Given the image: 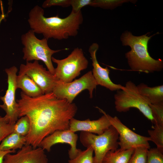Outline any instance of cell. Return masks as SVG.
<instances>
[{
  "mask_svg": "<svg viewBox=\"0 0 163 163\" xmlns=\"http://www.w3.org/2000/svg\"><path fill=\"white\" fill-rule=\"evenodd\" d=\"M21 97L17 101L19 117L27 116L30 125L25 145L34 148L56 131L69 129L70 120L77 110L75 103L58 99L52 92L31 97L22 91Z\"/></svg>",
  "mask_w": 163,
  "mask_h": 163,
  "instance_id": "obj_1",
  "label": "cell"
},
{
  "mask_svg": "<svg viewBox=\"0 0 163 163\" xmlns=\"http://www.w3.org/2000/svg\"><path fill=\"white\" fill-rule=\"evenodd\" d=\"M83 21L82 11L77 13L71 11L63 18L58 15L46 17L43 8L36 5L30 11L27 21L30 30L35 34H42L48 40L53 38L60 40L77 36Z\"/></svg>",
  "mask_w": 163,
  "mask_h": 163,
  "instance_id": "obj_2",
  "label": "cell"
},
{
  "mask_svg": "<svg viewBox=\"0 0 163 163\" xmlns=\"http://www.w3.org/2000/svg\"><path fill=\"white\" fill-rule=\"evenodd\" d=\"M148 32L140 36L132 34L125 31L120 36L122 45L129 46L130 51L125 53L128 65L133 71L146 73L161 71L163 69V61L161 59H156L151 57L148 51V43L152 37L157 33L149 36Z\"/></svg>",
  "mask_w": 163,
  "mask_h": 163,
  "instance_id": "obj_3",
  "label": "cell"
},
{
  "mask_svg": "<svg viewBox=\"0 0 163 163\" xmlns=\"http://www.w3.org/2000/svg\"><path fill=\"white\" fill-rule=\"evenodd\" d=\"M35 34L30 30L21 36V42L24 46L22 49L24 53L23 59L26 62L33 60L42 61L46 65L48 70L54 75L55 68L52 61V55L67 49L53 50L49 47L48 40L44 38L40 39Z\"/></svg>",
  "mask_w": 163,
  "mask_h": 163,
  "instance_id": "obj_4",
  "label": "cell"
},
{
  "mask_svg": "<svg viewBox=\"0 0 163 163\" xmlns=\"http://www.w3.org/2000/svg\"><path fill=\"white\" fill-rule=\"evenodd\" d=\"M118 133L112 125L100 135L82 131L80 135V141L83 146L93 148L95 154L94 163H102L108 151L118 149Z\"/></svg>",
  "mask_w": 163,
  "mask_h": 163,
  "instance_id": "obj_5",
  "label": "cell"
},
{
  "mask_svg": "<svg viewBox=\"0 0 163 163\" xmlns=\"http://www.w3.org/2000/svg\"><path fill=\"white\" fill-rule=\"evenodd\" d=\"M114 98L117 111L124 112L132 108H137L154 124L149 104L139 93L137 85L132 81H127L122 89L117 91Z\"/></svg>",
  "mask_w": 163,
  "mask_h": 163,
  "instance_id": "obj_6",
  "label": "cell"
},
{
  "mask_svg": "<svg viewBox=\"0 0 163 163\" xmlns=\"http://www.w3.org/2000/svg\"><path fill=\"white\" fill-rule=\"evenodd\" d=\"M52 61L57 65L54 75L64 83L72 81L80 74L82 71L87 68L88 64L83 50L78 47L75 48L64 59H57L52 56Z\"/></svg>",
  "mask_w": 163,
  "mask_h": 163,
  "instance_id": "obj_7",
  "label": "cell"
},
{
  "mask_svg": "<svg viewBox=\"0 0 163 163\" xmlns=\"http://www.w3.org/2000/svg\"><path fill=\"white\" fill-rule=\"evenodd\" d=\"M98 85L92 73L89 71L79 78L68 83L58 80L52 92L58 98L65 99L72 103L75 98L83 91L88 90L90 97H93L94 90Z\"/></svg>",
  "mask_w": 163,
  "mask_h": 163,
  "instance_id": "obj_8",
  "label": "cell"
},
{
  "mask_svg": "<svg viewBox=\"0 0 163 163\" xmlns=\"http://www.w3.org/2000/svg\"><path fill=\"white\" fill-rule=\"evenodd\" d=\"M19 69L18 75H28L41 88L44 94L52 92L59 80L38 61L35 60L33 62H26V64L20 65Z\"/></svg>",
  "mask_w": 163,
  "mask_h": 163,
  "instance_id": "obj_9",
  "label": "cell"
},
{
  "mask_svg": "<svg viewBox=\"0 0 163 163\" xmlns=\"http://www.w3.org/2000/svg\"><path fill=\"white\" fill-rule=\"evenodd\" d=\"M5 71L7 75L8 88L5 95L0 97L3 103L0 104V108L5 112V116L9 123L14 124L19 117L18 106L15 99L18 69L13 66L5 69Z\"/></svg>",
  "mask_w": 163,
  "mask_h": 163,
  "instance_id": "obj_10",
  "label": "cell"
},
{
  "mask_svg": "<svg viewBox=\"0 0 163 163\" xmlns=\"http://www.w3.org/2000/svg\"><path fill=\"white\" fill-rule=\"evenodd\" d=\"M111 125L119 135L118 145L121 150H127L140 146L150 147L149 137L137 134L124 125L116 116L112 117L106 113Z\"/></svg>",
  "mask_w": 163,
  "mask_h": 163,
  "instance_id": "obj_11",
  "label": "cell"
},
{
  "mask_svg": "<svg viewBox=\"0 0 163 163\" xmlns=\"http://www.w3.org/2000/svg\"><path fill=\"white\" fill-rule=\"evenodd\" d=\"M78 135L69 129L65 130H57L45 138L41 142L39 146L47 152L50 151L51 147L58 143H66L70 145L68 151L70 159L76 157L80 149L76 148Z\"/></svg>",
  "mask_w": 163,
  "mask_h": 163,
  "instance_id": "obj_12",
  "label": "cell"
},
{
  "mask_svg": "<svg viewBox=\"0 0 163 163\" xmlns=\"http://www.w3.org/2000/svg\"><path fill=\"white\" fill-rule=\"evenodd\" d=\"M6 154L2 163H48L44 150L40 147L34 148L25 145L15 154Z\"/></svg>",
  "mask_w": 163,
  "mask_h": 163,
  "instance_id": "obj_13",
  "label": "cell"
},
{
  "mask_svg": "<svg viewBox=\"0 0 163 163\" xmlns=\"http://www.w3.org/2000/svg\"><path fill=\"white\" fill-rule=\"evenodd\" d=\"M99 48L96 43H92L89 46L88 52L92 61L93 67L92 73L97 84L104 87L111 91H117L122 89L123 86L113 83L109 77L110 70L107 67H102L97 61L96 53Z\"/></svg>",
  "mask_w": 163,
  "mask_h": 163,
  "instance_id": "obj_14",
  "label": "cell"
},
{
  "mask_svg": "<svg viewBox=\"0 0 163 163\" xmlns=\"http://www.w3.org/2000/svg\"><path fill=\"white\" fill-rule=\"evenodd\" d=\"M103 115L97 120H91L89 119L80 120L71 118L69 121V129L75 133L81 131L100 135L111 126L106 113L100 108L96 107Z\"/></svg>",
  "mask_w": 163,
  "mask_h": 163,
  "instance_id": "obj_15",
  "label": "cell"
},
{
  "mask_svg": "<svg viewBox=\"0 0 163 163\" xmlns=\"http://www.w3.org/2000/svg\"><path fill=\"white\" fill-rule=\"evenodd\" d=\"M139 93L149 105L163 102V85L153 87L144 83L137 85Z\"/></svg>",
  "mask_w": 163,
  "mask_h": 163,
  "instance_id": "obj_16",
  "label": "cell"
},
{
  "mask_svg": "<svg viewBox=\"0 0 163 163\" xmlns=\"http://www.w3.org/2000/svg\"><path fill=\"white\" fill-rule=\"evenodd\" d=\"M17 88H20L24 94L31 97L44 94L41 88L28 75H18L16 78Z\"/></svg>",
  "mask_w": 163,
  "mask_h": 163,
  "instance_id": "obj_17",
  "label": "cell"
},
{
  "mask_svg": "<svg viewBox=\"0 0 163 163\" xmlns=\"http://www.w3.org/2000/svg\"><path fill=\"white\" fill-rule=\"evenodd\" d=\"M26 136L13 132L5 138L0 144V150L8 151L21 149L26 145Z\"/></svg>",
  "mask_w": 163,
  "mask_h": 163,
  "instance_id": "obj_18",
  "label": "cell"
},
{
  "mask_svg": "<svg viewBox=\"0 0 163 163\" xmlns=\"http://www.w3.org/2000/svg\"><path fill=\"white\" fill-rule=\"evenodd\" d=\"M134 148L127 150L117 149L108 151L105 155L102 163H128Z\"/></svg>",
  "mask_w": 163,
  "mask_h": 163,
  "instance_id": "obj_19",
  "label": "cell"
},
{
  "mask_svg": "<svg viewBox=\"0 0 163 163\" xmlns=\"http://www.w3.org/2000/svg\"><path fill=\"white\" fill-rule=\"evenodd\" d=\"M152 128L148 131L150 141L155 143L156 148L163 152V125L155 124Z\"/></svg>",
  "mask_w": 163,
  "mask_h": 163,
  "instance_id": "obj_20",
  "label": "cell"
},
{
  "mask_svg": "<svg viewBox=\"0 0 163 163\" xmlns=\"http://www.w3.org/2000/svg\"><path fill=\"white\" fill-rule=\"evenodd\" d=\"M149 149L145 146L135 148L128 163H147V153Z\"/></svg>",
  "mask_w": 163,
  "mask_h": 163,
  "instance_id": "obj_21",
  "label": "cell"
},
{
  "mask_svg": "<svg viewBox=\"0 0 163 163\" xmlns=\"http://www.w3.org/2000/svg\"><path fill=\"white\" fill-rule=\"evenodd\" d=\"M126 0H92L90 6L104 9H113L123 3L131 2Z\"/></svg>",
  "mask_w": 163,
  "mask_h": 163,
  "instance_id": "obj_22",
  "label": "cell"
},
{
  "mask_svg": "<svg viewBox=\"0 0 163 163\" xmlns=\"http://www.w3.org/2000/svg\"><path fill=\"white\" fill-rule=\"evenodd\" d=\"M84 150L81 151L77 156L68 161L69 163H94L93 153L94 150L91 147L87 148Z\"/></svg>",
  "mask_w": 163,
  "mask_h": 163,
  "instance_id": "obj_23",
  "label": "cell"
},
{
  "mask_svg": "<svg viewBox=\"0 0 163 163\" xmlns=\"http://www.w3.org/2000/svg\"><path fill=\"white\" fill-rule=\"evenodd\" d=\"M30 122L26 116L22 117L14 124L13 132L24 136H26L30 129Z\"/></svg>",
  "mask_w": 163,
  "mask_h": 163,
  "instance_id": "obj_24",
  "label": "cell"
},
{
  "mask_svg": "<svg viewBox=\"0 0 163 163\" xmlns=\"http://www.w3.org/2000/svg\"><path fill=\"white\" fill-rule=\"evenodd\" d=\"M154 124L163 125V102L149 105Z\"/></svg>",
  "mask_w": 163,
  "mask_h": 163,
  "instance_id": "obj_25",
  "label": "cell"
},
{
  "mask_svg": "<svg viewBox=\"0 0 163 163\" xmlns=\"http://www.w3.org/2000/svg\"><path fill=\"white\" fill-rule=\"evenodd\" d=\"M14 124L9 123L7 118L4 116H0V143L7 136L14 131Z\"/></svg>",
  "mask_w": 163,
  "mask_h": 163,
  "instance_id": "obj_26",
  "label": "cell"
},
{
  "mask_svg": "<svg viewBox=\"0 0 163 163\" xmlns=\"http://www.w3.org/2000/svg\"><path fill=\"white\" fill-rule=\"evenodd\" d=\"M147 163H163V152L157 148L149 149L147 153Z\"/></svg>",
  "mask_w": 163,
  "mask_h": 163,
  "instance_id": "obj_27",
  "label": "cell"
},
{
  "mask_svg": "<svg viewBox=\"0 0 163 163\" xmlns=\"http://www.w3.org/2000/svg\"><path fill=\"white\" fill-rule=\"evenodd\" d=\"M71 0H46L42 5V8H49L53 6H59L66 8L70 6Z\"/></svg>",
  "mask_w": 163,
  "mask_h": 163,
  "instance_id": "obj_28",
  "label": "cell"
},
{
  "mask_svg": "<svg viewBox=\"0 0 163 163\" xmlns=\"http://www.w3.org/2000/svg\"><path fill=\"white\" fill-rule=\"evenodd\" d=\"M92 1V0H71V11L75 13L79 12L82 8L87 5L90 6Z\"/></svg>",
  "mask_w": 163,
  "mask_h": 163,
  "instance_id": "obj_29",
  "label": "cell"
},
{
  "mask_svg": "<svg viewBox=\"0 0 163 163\" xmlns=\"http://www.w3.org/2000/svg\"><path fill=\"white\" fill-rule=\"evenodd\" d=\"M15 150L2 151L0 150V163H2L4 156L8 153H13L15 152Z\"/></svg>",
  "mask_w": 163,
  "mask_h": 163,
  "instance_id": "obj_30",
  "label": "cell"
},
{
  "mask_svg": "<svg viewBox=\"0 0 163 163\" xmlns=\"http://www.w3.org/2000/svg\"><path fill=\"white\" fill-rule=\"evenodd\" d=\"M2 20V18H0V24Z\"/></svg>",
  "mask_w": 163,
  "mask_h": 163,
  "instance_id": "obj_31",
  "label": "cell"
}]
</instances>
